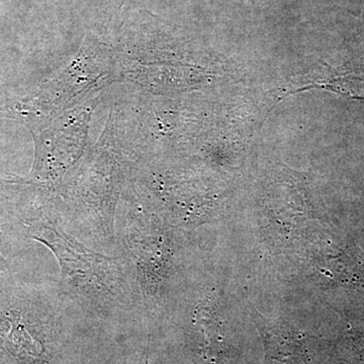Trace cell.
Returning <instances> with one entry per match:
<instances>
[{"instance_id": "1", "label": "cell", "mask_w": 364, "mask_h": 364, "mask_svg": "<svg viewBox=\"0 0 364 364\" xmlns=\"http://www.w3.org/2000/svg\"><path fill=\"white\" fill-rule=\"evenodd\" d=\"M31 233L56 255L64 287L73 296L105 306L121 298L123 272L114 258L88 250L52 225H35Z\"/></svg>"}, {"instance_id": "3", "label": "cell", "mask_w": 364, "mask_h": 364, "mask_svg": "<svg viewBox=\"0 0 364 364\" xmlns=\"http://www.w3.org/2000/svg\"><path fill=\"white\" fill-rule=\"evenodd\" d=\"M124 1H126V0H122V4H124Z\"/></svg>"}, {"instance_id": "2", "label": "cell", "mask_w": 364, "mask_h": 364, "mask_svg": "<svg viewBox=\"0 0 364 364\" xmlns=\"http://www.w3.org/2000/svg\"><path fill=\"white\" fill-rule=\"evenodd\" d=\"M1 237V236H0ZM0 243H1V242H0ZM2 259H4V258L1 257V255H0V262H1Z\"/></svg>"}]
</instances>
